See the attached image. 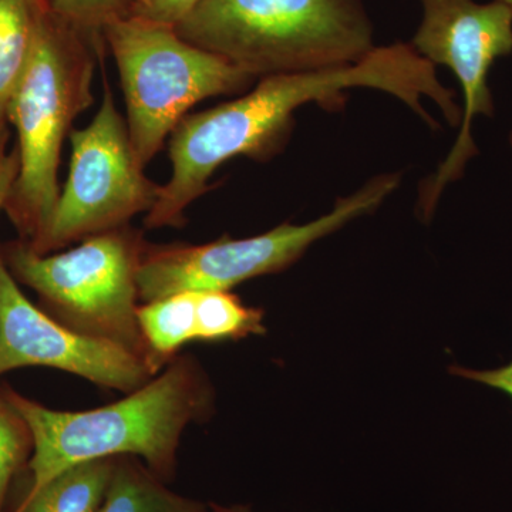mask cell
<instances>
[{
    "label": "cell",
    "mask_w": 512,
    "mask_h": 512,
    "mask_svg": "<svg viewBox=\"0 0 512 512\" xmlns=\"http://www.w3.org/2000/svg\"><path fill=\"white\" fill-rule=\"evenodd\" d=\"M29 366L62 370L123 394L158 375L143 357L80 335L33 305L0 252V376Z\"/></svg>",
    "instance_id": "cell-10"
},
{
    "label": "cell",
    "mask_w": 512,
    "mask_h": 512,
    "mask_svg": "<svg viewBox=\"0 0 512 512\" xmlns=\"http://www.w3.org/2000/svg\"><path fill=\"white\" fill-rule=\"evenodd\" d=\"M28 423L33 454L28 470L32 494L63 471L99 458L133 456L168 484L177 474L185 430L215 412V389L190 355L175 356L150 382L119 402L86 412H62L6 389Z\"/></svg>",
    "instance_id": "cell-2"
},
{
    "label": "cell",
    "mask_w": 512,
    "mask_h": 512,
    "mask_svg": "<svg viewBox=\"0 0 512 512\" xmlns=\"http://www.w3.org/2000/svg\"><path fill=\"white\" fill-rule=\"evenodd\" d=\"M510 143H511V147H512V133L510 134Z\"/></svg>",
    "instance_id": "cell-24"
},
{
    "label": "cell",
    "mask_w": 512,
    "mask_h": 512,
    "mask_svg": "<svg viewBox=\"0 0 512 512\" xmlns=\"http://www.w3.org/2000/svg\"><path fill=\"white\" fill-rule=\"evenodd\" d=\"M104 46L45 3L8 106V123L18 133L19 170L5 208L28 244L39 241L52 220L63 141L74 119L93 104L94 70Z\"/></svg>",
    "instance_id": "cell-3"
},
{
    "label": "cell",
    "mask_w": 512,
    "mask_h": 512,
    "mask_svg": "<svg viewBox=\"0 0 512 512\" xmlns=\"http://www.w3.org/2000/svg\"><path fill=\"white\" fill-rule=\"evenodd\" d=\"M33 454V437L28 423L13 407L6 390L0 392V512L13 480L23 467H28Z\"/></svg>",
    "instance_id": "cell-16"
},
{
    "label": "cell",
    "mask_w": 512,
    "mask_h": 512,
    "mask_svg": "<svg viewBox=\"0 0 512 512\" xmlns=\"http://www.w3.org/2000/svg\"><path fill=\"white\" fill-rule=\"evenodd\" d=\"M210 512H255L252 507L245 504L224 505L218 503H210Z\"/></svg>",
    "instance_id": "cell-21"
},
{
    "label": "cell",
    "mask_w": 512,
    "mask_h": 512,
    "mask_svg": "<svg viewBox=\"0 0 512 512\" xmlns=\"http://www.w3.org/2000/svg\"><path fill=\"white\" fill-rule=\"evenodd\" d=\"M453 375L471 380V382L485 384L491 389L500 390L512 400V362L493 370H474L463 366H453L450 369Z\"/></svg>",
    "instance_id": "cell-19"
},
{
    "label": "cell",
    "mask_w": 512,
    "mask_h": 512,
    "mask_svg": "<svg viewBox=\"0 0 512 512\" xmlns=\"http://www.w3.org/2000/svg\"><path fill=\"white\" fill-rule=\"evenodd\" d=\"M175 30L258 79L346 66L375 47L360 0H202Z\"/></svg>",
    "instance_id": "cell-4"
},
{
    "label": "cell",
    "mask_w": 512,
    "mask_h": 512,
    "mask_svg": "<svg viewBox=\"0 0 512 512\" xmlns=\"http://www.w3.org/2000/svg\"><path fill=\"white\" fill-rule=\"evenodd\" d=\"M265 312L231 291L195 292V342L220 343L265 333Z\"/></svg>",
    "instance_id": "cell-15"
},
{
    "label": "cell",
    "mask_w": 512,
    "mask_h": 512,
    "mask_svg": "<svg viewBox=\"0 0 512 512\" xmlns=\"http://www.w3.org/2000/svg\"><path fill=\"white\" fill-rule=\"evenodd\" d=\"M498 2L504 3V5H507L512 10V0H498Z\"/></svg>",
    "instance_id": "cell-23"
},
{
    "label": "cell",
    "mask_w": 512,
    "mask_h": 512,
    "mask_svg": "<svg viewBox=\"0 0 512 512\" xmlns=\"http://www.w3.org/2000/svg\"><path fill=\"white\" fill-rule=\"evenodd\" d=\"M70 173L45 235L29 244L39 254L130 225L156 204L161 185L138 163L127 121L117 110L109 83L92 123L70 133Z\"/></svg>",
    "instance_id": "cell-8"
},
{
    "label": "cell",
    "mask_w": 512,
    "mask_h": 512,
    "mask_svg": "<svg viewBox=\"0 0 512 512\" xmlns=\"http://www.w3.org/2000/svg\"><path fill=\"white\" fill-rule=\"evenodd\" d=\"M103 37L119 69L128 133L144 168L195 104L242 92L258 79L191 45L173 26L131 12L111 22Z\"/></svg>",
    "instance_id": "cell-6"
},
{
    "label": "cell",
    "mask_w": 512,
    "mask_h": 512,
    "mask_svg": "<svg viewBox=\"0 0 512 512\" xmlns=\"http://www.w3.org/2000/svg\"><path fill=\"white\" fill-rule=\"evenodd\" d=\"M423 18L412 46L434 66L443 64L454 73L463 90L464 109L460 133L446 160L420 192V214L430 218L444 188L460 180L466 165L476 157L473 121L494 116V99L488 74L498 59L512 53V10L493 0H420Z\"/></svg>",
    "instance_id": "cell-9"
},
{
    "label": "cell",
    "mask_w": 512,
    "mask_h": 512,
    "mask_svg": "<svg viewBox=\"0 0 512 512\" xmlns=\"http://www.w3.org/2000/svg\"><path fill=\"white\" fill-rule=\"evenodd\" d=\"M57 15L104 43L103 32L114 20L131 12L127 0H46ZM106 45V43H104Z\"/></svg>",
    "instance_id": "cell-17"
},
{
    "label": "cell",
    "mask_w": 512,
    "mask_h": 512,
    "mask_svg": "<svg viewBox=\"0 0 512 512\" xmlns=\"http://www.w3.org/2000/svg\"><path fill=\"white\" fill-rule=\"evenodd\" d=\"M201 3L202 0H151L146 8L131 10V13L175 28L184 22Z\"/></svg>",
    "instance_id": "cell-18"
},
{
    "label": "cell",
    "mask_w": 512,
    "mask_h": 512,
    "mask_svg": "<svg viewBox=\"0 0 512 512\" xmlns=\"http://www.w3.org/2000/svg\"><path fill=\"white\" fill-rule=\"evenodd\" d=\"M399 184L397 174L379 175L340 198L318 220L282 224L256 237H224L202 245L147 244L137 274L140 302L180 292L231 291L249 279L284 271L319 239L376 210Z\"/></svg>",
    "instance_id": "cell-7"
},
{
    "label": "cell",
    "mask_w": 512,
    "mask_h": 512,
    "mask_svg": "<svg viewBox=\"0 0 512 512\" xmlns=\"http://www.w3.org/2000/svg\"><path fill=\"white\" fill-rule=\"evenodd\" d=\"M96 512H210V503L175 493L140 458L120 456Z\"/></svg>",
    "instance_id": "cell-11"
},
{
    "label": "cell",
    "mask_w": 512,
    "mask_h": 512,
    "mask_svg": "<svg viewBox=\"0 0 512 512\" xmlns=\"http://www.w3.org/2000/svg\"><path fill=\"white\" fill-rule=\"evenodd\" d=\"M147 244L140 229L126 225L60 254H39L29 244L0 252L16 281L42 298L47 315L87 338L130 350L154 369L137 319V274Z\"/></svg>",
    "instance_id": "cell-5"
},
{
    "label": "cell",
    "mask_w": 512,
    "mask_h": 512,
    "mask_svg": "<svg viewBox=\"0 0 512 512\" xmlns=\"http://www.w3.org/2000/svg\"><path fill=\"white\" fill-rule=\"evenodd\" d=\"M138 326L158 373L188 343L195 342V292H180L141 303Z\"/></svg>",
    "instance_id": "cell-14"
},
{
    "label": "cell",
    "mask_w": 512,
    "mask_h": 512,
    "mask_svg": "<svg viewBox=\"0 0 512 512\" xmlns=\"http://www.w3.org/2000/svg\"><path fill=\"white\" fill-rule=\"evenodd\" d=\"M127 2L130 3L131 10H138L150 5L151 0H127Z\"/></svg>",
    "instance_id": "cell-22"
},
{
    "label": "cell",
    "mask_w": 512,
    "mask_h": 512,
    "mask_svg": "<svg viewBox=\"0 0 512 512\" xmlns=\"http://www.w3.org/2000/svg\"><path fill=\"white\" fill-rule=\"evenodd\" d=\"M355 87L393 94L430 126L434 119L421 103L424 97L443 113L456 104L454 93L437 77L436 66L406 43L375 46L359 62L346 66L261 77L245 96L187 114L178 123L168 143L173 174L161 185L144 227H183L185 210L210 190L211 177L222 164L239 156L274 157L291 134L296 110L309 103L335 109L345 101V92Z\"/></svg>",
    "instance_id": "cell-1"
},
{
    "label": "cell",
    "mask_w": 512,
    "mask_h": 512,
    "mask_svg": "<svg viewBox=\"0 0 512 512\" xmlns=\"http://www.w3.org/2000/svg\"><path fill=\"white\" fill-rule=\"evenodd\" d=\"M116 458L77 464L32 494L23 495L13 512H96L113 477Z\"/></svg>",
    "instance_id": "cell-13"
},
{
    "label": "cell",
    "mask_w": 512,
    "mask_h": 512,
    "mask_svg": "<svg viewBox=\"0 0 512 512\" xmlns=\"http://www.w3.org/2000/svg\"><path fill=\"white\" fill-rule=\"evenodd\" d=\"M18 170L19 160L16 151L0 161V211L5 210L6 200H8L13 183H15Z\"/></svg>",
    "instance_id": "cell-20"
},
{
    "label": "cell",
    "mask_w": 512,
    "mask_h": 512,
    "mask_svg": "<svg viewBox=\"0 0 512 512\" xmlns=\"http://www.w3.org/2000/svg\"><path fill=\"white\" fill-rule=\"evenodd\" d=\"M46 0H0V161L5 158L8 106L32 52Z\"/></svg>",
    "instance_id": "cell-12"
}]
</instances>
